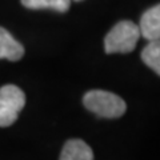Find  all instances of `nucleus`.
<instances>
[{
    "mask_svg": "<svg viewBox=\"0 0 160 160\" xmlns=\"http://www.w3.org/2000/svg\"><path fill=\"white\" fill-rule=\"evenodd\" d=\"M83 104L88 111L106 119H118L123 116L127 109L126 102L120 96L102 89L87 92L83 98Z\"/></svg>",
    "mask_w": 160,
    "mask_h": 160,
    "instance_id": "nucleus-1",
    "label": "nucleus"
},
{
    "mask_svg": "<svg viewBox=\"0 0 160 160\" xmlns=\"http://www.w3.org/2000/svg\"><path fill=\"white\" fill-rule=\"evenodd\" d=\"M75 2H82V0H75Z\"/></svg>",
    "mask_w": 160,
    "mask_h": 160,
    "instance_id": "nucleus-9",
    "label": "nucleus"
},
{
    "mask_svg": "<svg viewBox=\"0 0 160 160\" xmlns=\"http://www.w3.org/2000/svg\"><path fill=\"white\" fill-rule=\"evenodd\" d=\"M26 95L19 87L7 84L0 88V127H9L16 122L24 108Z\"/></svg>",
    "mask_w": 160,
    "mask_h": 160,
    "instance_id": "nucleus-3",
    "label": "nucleus"
},
{
    "mask_svg": "<svg viewBox=\"0 0 160 160\" xmlns=\"http://www.w3.org/2000/svg\"><path fill=\"white\" fill-rule=\"evenodd\" d=\"M22 4L29 9H53L66 12L71 7V0H22Z\"/></svg>",
    "mask_w": 160,
    "mask_h": 160,
    "instance_id": "nucleus-7",
    "label": "nucleus"
},
{
    "mask_svg": "<svg viewBox=\"0 0 160 160\" xmlns=\"http://www.w3.org/2000/svg\"><path fill=\"white\" fill-rule=\"evenodd\" d=\"M140 36L149 40V42H156L160 38V6L156 4L155 7L147 9L142 15L140 19Z\"/></svg>",
    "mask_w": 160,
    "mask_h": 160,
    "instance_id": "nucleus-4",
    "label": "nucleus"
},
{
    "mask_svg": "<svg viewBox=\"0 0 160 160\" xmlns=\"http://www.w3.org/2000/svg\"><path fill=\"white\" fill-rule=\"evenodd\" d=\"M24 47L15 39L7 29L0 27V59L18 62L23 58Z\"/></svg>",
    "mask_w": 160,
    "mask_h": 160,
    "instance_id": "nucleus-5",
    "label": "nucleus"
},
{
    "mask_svg": "<svg viewBox=\"0 0 160 160\" xmlns=\"http://www.w3.org/2000/svg\"><path fill=\"white\" fill-rule=\"evenodd\" d=\"M140 38L139 27L133 22H119L104 39V49L107 53H129L132 52Z\"/></svg>",
    "mask_w": 160,
    "mask_h": 160,
    "instance_id": "nucleus-2",
    "label": "nucleus"
},
{
    "mask_svg": "<svg viewBox=\"0 0 160 160\" xmlns=\"http://www.w3.org/2000/svg\"><path fill=\"white\" fill-rule=\"evenodd\" d=\"M142 60L144 64L155 71L158 75L160 73V44L159 40L156 42H149L147 47L142 52Z\"/></svg>",
    "mask_w": 160,
    "mask_h": 160,
    "instance_id": "nucleus-8",
    "label": "nucleus"
},
{
    "mask_svg": "<svg viewBox=\"0 0 160 160\" xmlns=\"http://www.w3.org/2000/svg\"><path fill=\"white\" fill-rule=\"evenodd\" d=\"M59 160H93V152L86 142L71 139L64 144Z\"/></svg>",
    "mask_w": 160,
    "mask_h": 160,
    "instance_id": "nucleus-6",
    "label": "nucleus"
}]
</instances>
